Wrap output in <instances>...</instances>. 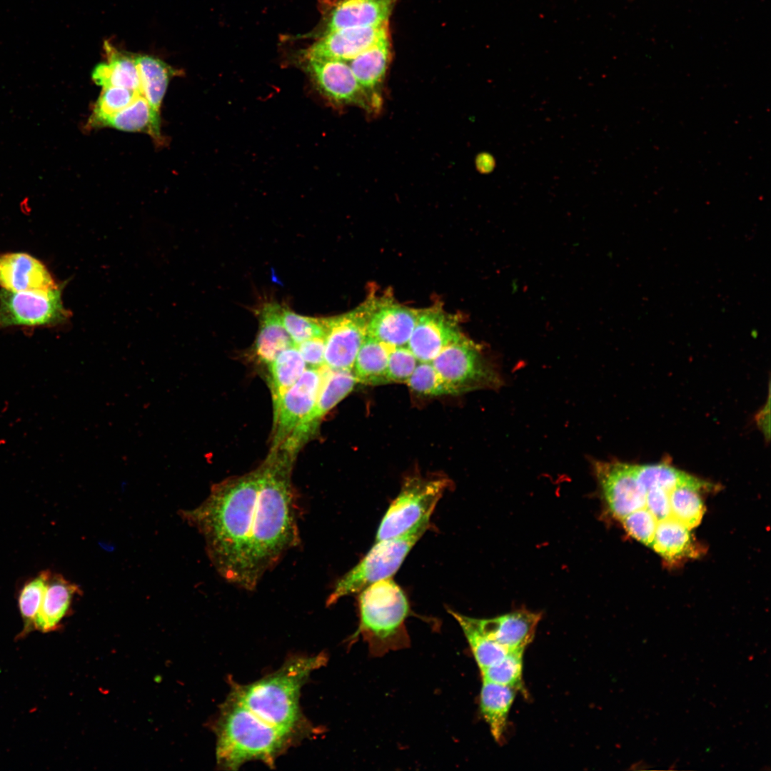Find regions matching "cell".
<instances>
[{
  "mask_svg": "<svg viewBox=\"0 0 771 771\" xmlns=\"http://www.w3.org/2000/svg\"><path fill=\"white\" fill-rule=\"evenodd\" d=\"M291 459L273 454L258 469L213 485L204 502L183 511L217 572L246 590L301 543Z\"/></svg>",
  "mask_w": 771,
  "mask_h": 771,
  "instance_id": "1",
  "label": "cell"
},
{
  "mask_svg": "<svg viewBox=\"0 0 771 771\" xmlns=\"http://www.w3.org/2000/svg\"><path fill=\"white\" fill-rule=\"evenodd\" d=\"M326 662L324 653L290 657L279 669L250 684L233 681L228 695L270 725L313 737L319 731L303 714L299 699L311 674Z\"/></svg>",
  "mask_w": 771,
  "mask_h": 771,
  "instance_id": "2",
  "label": "cell"
},
{
  "mask_svg": "<svg viewBox=\"0 0 771 771\" xmlns=\"http://www.w3.org/2000/svg\"><path fill=\"white\" fill-rule=\"evenodd\" d=\"M214 732L217 765L226 770L253 760L273 767L280 755L306 738L263 721L229 695L220 707Z\"/></svg>",
  "mask_w": 771,
  "mask_h": 771,
  "instance_id": "3",
  "label": "cell"
},
{
  "mask_svg": "<svg viewBox=\"0 0 771 771\" xmlns=\"http://www.w3.org/2000/svg\"><path fill=\"white\" fill-rule=\"evenodd\" d=\"M358 593L359 625L352 640L361 636L376 657L409 646L405 620L410 605L393 579L381 580Z\"/></svg>",
  "mask_w": 771,
  "mask_h": 771,
  "instance_id": "4",
  "label": "cell"
},
{
  "mask_svg": "<svg viewBox=\"0 0 771 771\" xmlns=\"http://www.w3.org/2000/svg\"><path fill=\"white\" fill-rule=\"evenodd\" d=\"M430 519L420 521L404 533L376 541L361 560L336 583L326 605L356 594L381 580L392 578L404 559L429 527Z\"/></svg>",
  "mask_w": 771,
  "mask_h": 771,
  "instance_id": "5",
  "label": "cell"
},
{
  "mask_svg": "<svg viewBox=\"0 0 771 771\" xmlns=\"http://www.w3.org/2000/svg\"><path fill=\"white\" fill-rule=\"evenodd\" d=\"M448 485L443 478H407L379 525L376 542L398 536L420 521L430 519Z\"/></svg>",
  "mask_w": 771,
  "mask_h": 771,
  "instance_id": "6",
  "label": "cell"
},
{
  "mask_svg": "<svg viewBox=\"0 0 771 771\" xmlns=\"http://www.w3.org/2000/svg\"><path fill=\"white\" fill-rule=\"evenodd\" d=\"M431 363L455 394L502 384L498 373L464 336L445 347Z\"/></svg>",
  "mask_w": 771,
  "mask_h": 771,
  "instance_id": "7",
  "label": "cell"
},
{
  "mask_svg": "<svg viewBox=\"0 0 771 771\" xmlns=\"http://www.w3.org/2000/svg\"><path fill=\"white\" fill-rule=\"evenodd\" d=\"M63 286L46 290L0 291V327L56 326L71 313L62 301Z\"/></svg>",
  "mask_w": 771,
  "mask_h": 771,
  "instance_id": "8",
  "label": "cell"
},
{
  "mask_svg": "<svg viewBox=\"0 0 771 771\" xmlns=\"http://www.w3.org/2000/svg\"><path fill=\"white\" fill-rule=\"evenodd\" d=\"M376 301L372 297L349 312L324 318L325 366L332 370H353Z\"/></svg>",
  "mask_w": 771,
  "mask_h": 771,
  "instance_id": "9",
  "label": "cell"
},
{
  "mask_svg": "<svg viewBox=\"0 0 771 771\" xmlns=\"http://www.w3.org/2000/svg\"><path fill=\"white\" fill-rule=\"evenodd\" d=\"M593 470L608 512L618 520L645 506V492L636 475L635 465L594 460Z\"/></svg>",
  "mask_w": 771,
  "mask_h": 771,
  "instance_id": "10",
  "label": "cell"
},
{
  "mask_svg": "<svg viewBox=\"0 0 771 771\" xmlns=\"http://www.w3.org/2000/svg\"><path fill=\"white\" fill-rule=\"evenodd\" d=\"M322 381L320 368H308L281 396L274 409V449L278 448L313 410Z\"/></svg>",
  "mask_w": 771,
  "mask_h": 771,
  "instance_id": "11",
  "label": "cell"
},
{
  "mask_svg": "<svg viewBox=\"0 0 771 771\" xmlns=\"http://www.w3.org/2000/svg\"><path fill=\"white\" fill-rule=\"evenodd\" d=\"M305 69L318 91L337 104H366V91L348 62L330 58H304Z\"/></svg>",
  "mask_w": 771,
  "mask_h": 771,
  "instance_id": "12",
  "label": "cell"
},
{
  "mask_svg": "<svg viewBox=\"0 0 771 771\" xmlns=\"http://www.w3.org/2000/svg\"><path fill=\"white\" fill-rule=\"evenodd\" d=\"M395 0H325L322 5L321 35L352 27L388 23Z\"/></svg>",
  "mask_w": 771,
  "mask_h": 771,
  "instance_id": "13",
  "label": "cell"
},
{
  "mask_svg": "<svg viewBox=\"0 0 771 771\" xmlns=\"http://www.w3.org/2000/svg\"><path fill=\"white\" fill-rule=\"evenodd\" d=\"M462 336L455 321L441 308L433 307L419 311L407 346L418 362H431Z\"/></svg>",
  "mask_w": 771,
  "mask_h": 771,
  "instance_id": "14",
  "label": "cell"
},
{
  "mask_svg": "<svg viewBox=\"0 0 771 771\" xmlns=\"http://www.w3.org/2000/svg\"><path fill=\"white\" fill-rule=\"evenodd\" d=\"M387 36H389L388 23L377 26L338 29L320 36L303 52V57L330 58L348 62Z\"/></svg>",
  "mask_w": 771,
  "mask_h": 771,
  "instance_id": "15",
  "label": "cell"
},
{
  "mask_svg": "<svg viewBox=\"0 0 771 771\" xmlns=\"http://www.w3.org/2000/svg\"><path fill=\"white\" fill-rule=\"evenodd\" d=\"M322 381L315 406L307 418L286 439L296 449L315 429L321 419L348 395L358 383L353 371L332 370L321 367Z\"/></svg>",
  "mask_w": 771,
  "mask_h": 771,
  "instance_id": "16",
  "label": "cell"
},
{
  "mask_svg": "<svg viewBox=\"0 0 771 771\" xmlns=\"http://www.w3.org/2000/svg\"><path fill=\"white\" fill-rule=\"evenodd\" d=\"M419 311L387 300L376 299L367 335L391 347L407 346Z\"/></svg>",
  "mask_w": 771,
  "mask_h": 771,
  "instance_id": "17",
  "label": "cell"
},
{
  "mask_svg": "<svg viewBox=\"0 0 771 771\" xmlns=\"http://www.w3.org/2000/svg\"><path fill=\"white\" fill-rule=\"evenodd\" d=\"M0 286L11 291L46 290L58 286L46 267L25 253L0 255Z\"/></svg>",
  "mask_w": 771,
  "mask_h": 771,
  "instance_id": "18",
  "label": "cell"
},
{
  "mask_svg": "<svg viewBox=\"0 0 771 771\" xmlns=\"http://www.w3.org/2000/svg\"><path fill=\"white\" fill-rule=\"evenodd\" d=\"M541 613L517 610L493 618L478 619L482 630L508 650H525L533 640Z\"/></svg>",
  "mask_w": 771,
  "mask_h": 771,
  "instance_id": "19",
  "label": "cell"
},
{
  "mask_svg": "<svg viewBox=\"0 0 771 771\" xmlns=\"http://www.w3.org/2000/svg\"><path fill=\"white\" fill-rule=\"evenodd\" d=\"M281 308L277 303L265 302L256 309L259 323L253 352L256 358L266 365L285 349L295 346L283 326Z\"/></svg>",
  "mask_w": 771,
  "mask_h": 771,
  "instance_id": "20",
  "label": "cell"
},
{
  "mask_svg": "<svg viewBox=\"0 0 771 771\" xmlns=\"http://www.w3.org/2000/svg\"><path fill=\"white\" fill-rule=\"evenodd\" d=\"M81 590L77 585L63 575L51 571L41 605L34 623V630L49 633L56 630L69 614L74 597Z\"/></svg>",
  "mask_w": 771,
  "mask_h": 771,
  "instance_id": "21",
  "label": "cell"
},
{
  "mask_svg": "<svg viewBox=\"0 0 771 771\" xmlns=\"http://www.w3.org/2000/svg\"><path fill=\"white\" fill-rule=\"evenodd\" d=\"M482 681L479 700L480 712L488 725L493 737L501 744L505 739L509 712L518 690Z\"/></svg>",
  "mask_w": 771,
  "mask_h": 771,
  "instance_id": "22",
  "label": "cell"
},
{
  "mask_svg": "<svg viewBox=\"0 0 771 771\" xmlns=\"http://www.w3.org/2000/svg\"><path fill=\"white\" fill-rule=\"evenodd\" d=\"M107 63H101L94 68L91 76L94 81L106 87H123L140 91V80L135 56L120 51L109 41L104 42Z\"/></svg>",
  "mask_w": 771,
  "mask_h": 771,
  "instance_id": "23",
  "label": "cell"
},
{
  "mask_svg": "<svg viewBox=\"0 0 771 771\" xmlns=\"http://www.w3.org/2000/svg\"><path fill=\"white\" fill-rule=\"evenodd\" d=\"M651 548L669 563L700 554L690 530L672 517L658 521Z\"/></svg>",
  "mask_w": 771,
  "mask_h": 771,
  "instance_id": "24",
  "label": "cell"
},
{
  "mask_svg": "<svg viewBox=\"0 0 771 771\" xmlns=\"http://www.w3.org/2000/svg\"><path fill=\"white\" fill-rule=\"evenodd\" d=\"M95 127L108 126L131 132H143L154 138H161L159 111L141 95L131 104L99 122Z\"/></svg>",
  "mask_w": 771,
  "mask_h": 771,
  "instance_id": "25",
  "label": "cell"
},
{
  "mask_svg": "<svg viewBox=\"0 0 771 771\" xmlns=\"http://www.w3.org/2000/svg\"><path fill=\"white\" fill-rule=\"evenodd\" d=\"M390 39L387 36L348 61L365 91L373 89L381 83L390 63Z\"/></svg>",
  "mask_w": 771,
  "mask_h": 771,
  "instance_id": "26",
  "label": "cell"
},
{
  "mask_svg": "<svg viewBox=\"0 0 771 771\" xmlns=\"http://www.w3.org/2000/svg\"><path fill=\"white\" fill-rule=\"evenodd\" d=\"M635 470L637 478L645 493L652 488H662L670 493L682 485L695 486L704 490L713 488L712 484L665 463L635 465Z\"/></svg>",
  "mask_w": 771,
  "mask_h": 771,
  "instance_id": "27",
  "label": "cell"
},
{
  "mask_svg": "<svg viewBox=\"0 0 771 771\" xmlns=\"http://www.w3.org/2000/svg\"><path fill=\"white\" fill-rule=\"evenodd\" d=\"M450 613L460 625L480 671L497 663L508 652V650L490 638L482 630L478 618L468 617L453 610Z\"/></svg>",
  "mask_w": 771,
  "mask_h": 771,
  "instance_id": "28",
  "label": "cell"
},
{
  "mask_svg": "<svg viewBox=\"0 0 771 771\" xmlns=\"http://www.w3.org/2000/svg\"><path fill=\"white\" fill-rule=\"evenodd\" d=\"M393 348L367 335L352 370L358 383L371 385L385 383L388 356Z\"/></svg>",
  "mask_w": 771,
  "mask_h": 771,
  "instance_id": "29",
  "label": "cell"
},
{
  "mask_svg": "<svg viewBox=\"0 0 771 771\" xmlns=\"http://www.w3.org/2000/svg\"><path fill=\"white\" fill-rule=\"evenodd\" d=\"M140 91L151 106L159 111L162 100L174 70L161 60L146 55H136Z\"/></svg>",
  "mask_w": 771,
  "mask_h": 771,
  "instance_id": "30",
  "label": "cell"
},
{
  "mask_svg": "<svg viewBox=\"0 0 771 771\" xmlns=\"http://www.w3.org/2000/svg\"><path fill=\"white\" fill-rule=\"evenodd\" d=\"M268 366L274 409L283 393L299 378L306 365L296 346L281 352Z\"/></svg>",
  "mask_w": 771,
  "mask_h": 771,
  "instance_id": "31",
  "label": "cell"
},
{
  "mask_svg": "<svg viewBox=\"0 0 771 771\" xmlns=\"http://www.w3.org/2000/svg\"><path fill=\"white\" fill-rule=\"evenodd\" d=\"M702 489L682 485L670 493V517L691 530L702 521L705 508L700 495Z\"/></svg>",
  "mask_w": 771,
  "mask_h": 771,
  "instance_id": "32",
  "label": "cell"
},
{
  "mask_svg": "<svg viewBox=\"0 0 771 771\" xmlns=\"http://www.w3.org/2000/svg\"><path fill=\"white\" fill-rule=\"evenodd\" d=\"M51 570H45L27 579L18 593V608L24 623L21 635L34 630V623L40 609Z\"/></svg>",
  "mask_w": 771,
  "mask_h": 771,
  "instance_id": "33",
  "label": "cell"
},
{
  "mask_svg": "<svg viewBox=\"0 0 771 771\" xmlns=\"http://www.w3.org/2000/svg\"><path fill=\"white\" fill-rule=\"evenodd\" d=\"M524 650H509L499 662L480 671L482 680L521 690Z\"/></svg>",
  "mask_w": 771,
  "mask_h": 771,
  "instance_id": "34",
  "label": "cell"
},
{
  "mask_svg": "<svg viewBox=\"0 0 771 771\" xmlns=\"http://www.w3.org/2000/svg\"><path fill=\"white\" fill-rule=\"evenodd\" d=\"M141 95L138 91L123 87L103 88L89 119V125L94 127L99 121L128 106Z\"/></svg>",
  "mask_w": 771,
  "mask_h": 771,
  "instance_id": "35",
  "label": "cell"
},
{
  "mask_svg": "<svg viewBox=\"0 0 771 771\" xmlns=\"http://www.w3.org/2000/svg\"><path fill=\"white\" fill-rule=\"evenodd\" d=\"M406 383L412 391L423 395H456L431 362H418Z\"/></svg>",
  "mask_w": 771,
  "mask_h": 771,
  "instance_id": "36",
  "label": "cell"
},
{
  "mask_svg": "<svg viewBox=\"0 0 771 771\" xmlns=\"http://www.w3.org/2000/svg\"><path fill=\"white\" fill-rule=\"evenodd\" d=\"M281 316L283 326L295 346L312 338L324 336V318L301 316L286 307H282Z\"/></svg>",
  "mask_w": 771,
  "mask_h": 771,
  "instance_id": "37",
  "label": "cell"
},
{
  "mask_svg": "<svg viewBox=\"0 0 771 771\" xmlns=\"http://www.w3.org/2000/svg\"><path fill=\"white\" fill-rule=\"evenodd\" d=\"M620 522L630 536L652 547L658 520L645 507L630 513Z\"/></svg>",
  "mask_w": 771,
  "mask_h": 771,
  "instance_id": "38",
  "label": "cell"
},
{
  "mask_svg": "<svg viewBox=\"0 0 771 771\" xmlns=\"http://www.w3.org/2000/svg\"><path fill=\"white\" fill-rule=\"evenodd\" d=\"M418 363L407 346L393 347L388 356L385 383H406Z\"/></svg>",
  "mask_w": 771,
  "mask_h": 771,
  "instance_id": "39",
  "label": "cell"
},
{
  "mask_svg": "<svg viewBox=\"0 0 771 771\" xmlns=\"http://www.w3.org/2000/svg\"><path fill=\"white\" fill-rule=\"evenodd\" d=\"M296 347L302 356L306 368H320L325 365L324 336L308 339L296 345Z\"/></svg>",
  "mask_w": 771,
  "mask_h": 771,
  "instance_id": "40",
  "label": "cell"
},
{
  "mask_svg": "<svg viewBox=\"0 0 771 771\" xmlns=\"http://www.w3.org/2000/svg\"><path fill=\"white\" fill-rule=\"evenodd\" d=\"M645 507L658 521L670 517V492L660 488L647 490Z\"/></svg>",
  "mask_w": 771,
  "mask_h": 771,
  "instance_id": "41",
  "label": "cell"
},
{
  "mask_svg": "<svg viewBox=\"0 0 771 771\" xmlns=\"http://www.w3.org/2000/svg\"><path fill=\"white\" fill-rule=\"evenodd\" d=\"M650 767H651L650 765L647 764L643 760H641L638 761V762H635L634 764H633L631 765V767L629 768V770H648Z\"/></svg>",
  "mask_w": 771,
  "mask_h": 771,
  "instance_id": "42",
  "label": "cell"
}]
</instances>
